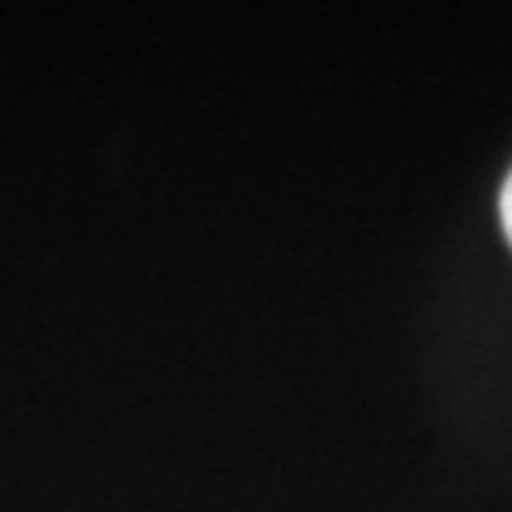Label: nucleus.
Wrapping results in <instances>:
<instances>
[{"label": "nucleus", "instance_id": "obj_1", "mask_svg": "<svg viewBox=\"0 0 512 512\" xmlns=\"http://www.w3.org/2000/svg\"><path fill=\"white\" fill-rule=\"evenodd\" d=\"M499 213H503V230H506V240L512 243V170L503 183V197H499Z\"/></svg>", "mask_w": 512, "mask_h": 512}]
</instances>
